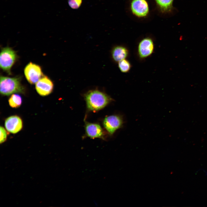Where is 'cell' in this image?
<instances>
[{"instance_id": "6da1fadb", "label": "cell", "mask_w": 207, "mask_h": 207, "mask_svg": "<svg viewBox=\"0 0 207 207\" xmlns=\"http://www.w3.org/2000/svg\"><path fill=\"white\" fill-rule=\"evenodd\" d=\"M85 99L88 108L94 111L103 108L112 100L106 94L97 90L88 92L85 95Z\"/></svg>"}, {"instance_id": "7a4b0ae2", "label": "cell", "mask_w": 207, "mask_h": 207, "mask_svg": "<svg viewBox=\"0 0 207 207\" xmlns=\"http://www.w3.org/2000/svg\"><path fill=\"white\" fill-rule=\"evenodd\" d=\"M0 91L2 95H9L16 93H23L24 89L19 78L1 76Z\"/></svg>"}, {"instance_id": "3957f363", "label": "cell", "mask_w": 207, "mask_h": 207, "mask_svg": "<svg viewBox=\"0 0 207 207\" xmlns=\"http://www.w3.org/2000/svg\"><path fill=\"white\" fill-rule=\"evenodd\" d=\"M16 58V52L12 48L8 47L3 48L0 55L1 68L3 70L9 73Z\"/></svg>"}, {"instance_id": "277c9868", "label": "cell", "mask_w": 207, "mask_h": 207, "mask_svg": "<svg viewBox=\"0 0 207 207\" xmlns=\"http://www.w3.org/2000/svg\"><path fill=\"white\" fill-rule=\"evenodd\" d=\"M24 74L27 81L32 84H36L43 76L41 67L31 62L25 67Z\"/></svg>"}, {"instance_id": "5b68a950", "label": "cell", "mask_w": 207, "mask_h": 207, "mask_svg": "<svg viewBox=\"0 0 207 207\" xmlns=\"http://www.w3.org/2000/svg\"><path fill=\"white\" fill-rule=\"evenodd\" d=\"M124 121L120 116L112 115L106 117L103 121L104 127L111 135L113 134L118 129L121 128Z\"/></svg>"}, {"instance_id": "8992f818", "label": "cell", "mask_w": 207, "mask_h": 207, "mask_svg": "<svg viewBox=\"0 0 207 207\" xmlns=\"http://www.w3.org/2000/svg\"><path fill=\"white\" fill-rule=\"evenodd\" d=\"M154 49V44L152 39L146 37L139 42L138 47V53L139 57L144 59L150 55Z\"/></svg>"}, {"instance_id": "52a82bcc", "label": "cell", "mask_w": 207, "mask_h": 207, "mask_svg": "<svg viewBox=\"0 0 207 207\" xmlns=\"http://www.w3.org/2000/svg\"><path fill=\"white\" fill-rule=\"evenodd\" d=\"M131 9L133 14L139 17H143L148 14L149 9L146 0H132Z\"/></svg>"}, {"instance_id": "ba28073f", "label": "cell", "mask_w": 207, "mask_h": 207, "mask_svg": "<svg viewBox=\"0 0 207 207\" xmlns=\"http://www.w3.org/2000/svg\"><path fill=\"white\" fill-rule=\"evenodd\" d=\"M53 85L51 80L46 76H43L35 84L37 92L42 96H45L52 91Z\"/></svg>"}, {"instance_id": "9c48e42d", "label": "cell", "mask_w": 207, "mask_h": 207, "mask_svg": "<svg viewBox=\"0 0 207 207\" xmlns=\"http://www.w3.org/2000/svg\"><path fill=\"white\" fill-rule=\"evenodd\" d=\"M5 125L6 129L8 132L15 134L22 129L23 122L22 119L19 116L13 115L6 119Z\"/></svg>"}, {"instance_id": "30bf717a", "label": "cell", "mask_w": 207, "mask_h": 207, "mask_svg": "<svg viewBox=\"0 0 207 207\" xmlns=\"http://www.w3.org/2000/svg\"><path fill=\"white\" fill-rule=\"evenodd\" d=\"M85 131L87 135L92 138H102L103 136L102 129L98 124L87 123L85 125Z\"/></svg>"}, {"instance_id": "8fae6325", "label": "cell", "mask_w": 207, "mask_h": 207, "mask_svg": "<svg viewBox=\"0 0 207 207\" xmlns=\"http://www.w3.org/2000/svg\"><path fill=\"white\" fill-rule=\"evenodd\" d=\"M112 54L113 59L116 62H119L125 59L129 55V51L125 47L118 46L113 49Z\"/></svg>"}, {"instance_id": "7c38bea8", "label": "cell", "mask_w": 207, "mask_h": 207, "mask_svg": "<svg viewBox=\"0 0 207 207\" xmlns=\"http://www.w3.org/2000/svg\"><path fill=\"white\" fill-rule=\"evenodd\" d=\"M156 4L163 12L170 11L172 8L174 0H155Z\"/></svg>"}, {"instance_id": "4fadbf2b", "label": "cell", "mask_w": 207, "mask_h": 207, "mask_svg": "<svg viewBox=\"0 0 207 207\" xmlns=\"http://www.w3.org/2000/svg\"><path fill=\"white\" fill-rule=\"evenodd\" d=\"M8 102L11 107L13 108H17L19 107L22 103V98L19 95L13 94L9 98Z\"/></svg>"}, {"instance_id": "5bb4252c", "label": "cell", "mask_w": 207, "mask_h": 207, "mask_svg": "<svg viewBox=\"0 0 207 207\" xmlns=\"http://www.w3.org/2000/svg\"><path fill=\"white\" fill-rule=\"evenodd\" d=\"M118 67L120 71L123 73H127L130 70L131 66L130 62L125 59L118 62Z\"/></svg>"}, {"instance_id": "9a60e30c", "label": "cell", "mask_w": 207, "mask_h": 207, "mask_svg": "<svg viewBox=\"0 0 207 207\" xmlns=\"http://www.w3.org/2000/svg\"><path fill=\"white\" fill-rule=\"evenodd\" d=\"M82 0H68L69 6L72 9H77L80 6Z\"/></svg>"}, {"instance_id": "2e32d148", "label": "cell", "mask_w": 207, "mask_h": 207, "mask_svg": "<svg viewBox=\"0 0 207 207\" xmlns=\"http://www.w3.org/2000/svg\"><path fill=\"white\" fill-rule=\"evenodd\" d=\"M0 143H2L5 141L7 139V133L4 128L1 126L0 127Z\"/></svg>"}]
</instances>
